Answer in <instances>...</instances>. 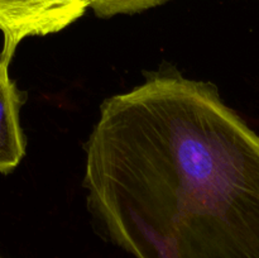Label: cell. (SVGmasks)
I'll use <instances>...</instances> for the list:
<instances>
[{
  "mask_svg": "<svg viewBox=\"0 0 259 258\" xmlns=\"http://www.w3.org/2000/svg\"><path fill=\"white\" fill-rule=\"evenodd\" d=\"M89 207L136 258H259V136L217 86L177 75L106 99Z\"/></svg>",
  "mask_w": 259,
  "mask_h": 258,
  "instance_id": "cell-1",
  "label": "cell"
},
{
  "mask_svg": "<svg viewBox=\"0 0 259 258\" xmlns=\"http://www.w3.org/2000/svg\"><path fill=\"white\" fill-rule=\"evenodd\" d=\"M94 0H0V60L12 61L24 38L60 32L82 17Z\"/></svg>",
  "mask_w": 259,
  "mask_h": 258,
  "instance_id": "cell-2",
  "label": "cell"
},
{
  "mask_svg": "<svg viewBox=\"0 0 259 258\" xmlns=\"http://www.w3.org/2000/svg\"><path fill=\"white\" fill-rule=\"evenodd\" d=\"M9 63L0 60V174L12 172L25 154V138L19 119L25 94L10 78Z\"/></svg>",
  "mask_w": 259,
  "mask_h": 258,
  "instance_id": "cell-3",
  "label": "cell"
},
{
  "mask_svg": "<svg viewBox=\"0 0 259 258\" xmlns=\"http://www.w3.org/2000/svg\"><path fill=\"white\" fill-rule=\"evenodd\" d=\"M168 0H94L91 9L101 18L116 14H133L158 7Z\"/></svg>",
  "mask_w": 259,
  "mask_h": 258,
  "instance_id": "cell-4",
  "label": "cell"
},
{
  "mask_svg": "<svg viewBox=\"0 0 259 258\" xmlns=\"http://www.w3.org/2000/svg\"><path fill=\"white\" fill-rule=\"evenodd\" d=\"M0 258H5V257H3V255H2V254H0Z\"/></svg>",
  "mask_w": 259,
  "mask_h": 258,
  "instance_id": "cell-5",
  "label": "cell"
}]
</instances>
